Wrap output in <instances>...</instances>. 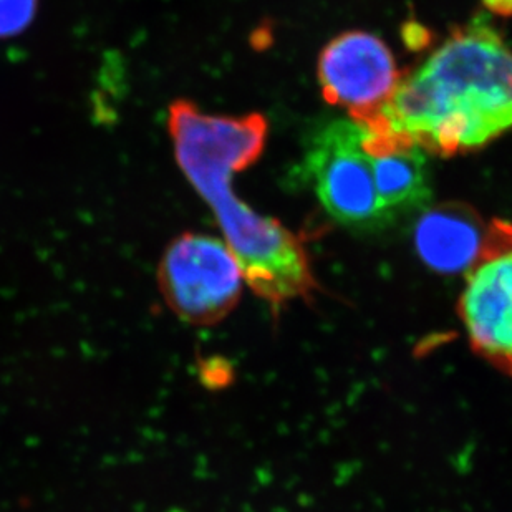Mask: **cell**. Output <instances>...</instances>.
Instances as JSON below:
<instances>
[{
	"instance_id": "1",
	"label": "cell",
	"mask_w": 512,
	"mask_h": 512,
	"mask_svg": "<svg viewBox=\"0 0 512 512\" xmlns=\"http://www.w3.org/2000/svg\"><path fill=\"white\" fill-rule=\"evenodd\" d=\"M174 153L189 183L213 208L244 282L274 312L285 302L312 299L317 290L304 244L276 219L257 214L237 198L232 174L259 160L267 140L266 118L211 116L186 100L170 107Z\"/></svg>"
},
{
	"instance_id": "2",
	"label": "cell",
	"mask_w": 512,
	"mask_h": 512,
	"mask_svg": "<svg viewBox=\"0 0 512 512\" xmlns=\"http://www.w3.org/2000/svg\"><path fill=\"white\" fill-rule=\"evenodd\" d=\"M363 128L445 158L483 148L512 128L511 49L486 20L458 27Z\"/></svg>"
},
{
	"instance_id": "3",
	"label": "cell",
	"mask_w": 512,
	"mask_h": 512,
	"mask_svg": "<svg viewBox=\"0 0 512 512\" xmlns=\"http://www.w3.org/2000/svg\"><path fill=\"white\" fill-rule=\"evenodd\" d=\"M363 138L365 128L355 121H332L310 141L304 173L330 218L352 231L378 232L392 221L378 201Z\"/></svg>"
},
{
	"instance_id": "4",
	"label": "cell",
	"mask_w": 512,
	"mask_h": 512,
	"mask_svg": "<svg viewBox=\"0 0 512 512\" xmlns=\"http://www.w3.org/2000/svg\"><path fill=\"white\" fill-rule=\"evenodd\" d=\"M158 284L174 314L189 324L214 325L239 302L244 274L228 242L188 232L166 249Z\"/></svg>"
},
{
	"instance_id": "5",
	"label": "cell",
	"mask_w": 512,
	"mask_h": 512,
	"mask_svg": "<svg viewBox=\"0 0 512 512\" xmlns=\"http://www.w3.org/2000/svg\"><path fill=\"white\" fill-rule=\"evenodd\" d=\"M459 299V317L479 357L512 377V224H489L488 244Z\"/></svg>"
},
{
	"instance_id": "6",
	"label": "cell",
	"mask_w": 512,
	"mask_h": 512,
	"mask_svg": "<svg viewBox=\"0 0 512 512\" xmlns=\"http://www.w3.org/2000/svg\"><path fill=\"white\" fill-rule=\"evenodd\" d=\"M325 100L368 125L397 90L401 75L392 50L377 35L352 30L325 45L317 65Z\"/></svg>"
},
{
	"instance_id": "7",
	"label": "cell",
	"mask_w": 512,
	"mask_h": 512,
	"mask_svg": "<svg viewBox=\"0 0 512 512\" xmlns=\"http://www.w3.org/2000/svg\"><path fill=\"white\" fill-rule=\"evenodd\" d=\"M363 148L372 161L378 201L392 224L428 209L433 189L421 146L401 136L365 130Z\"/></svg>"
},
{
	"instance_id": "8",
	"label": "cell",
	"mask_w": 512,
	"mask_h": 512,
	"mask_svg": "<svg viewBox=\"0 0 512 512\" xmlns=\"http://www.w3.org/2000/svg\"><path fill=\"white\" fill-rule=\"evenodd\" d=\"M489 224L476 209L445 203L420 214L413 229L415 249L425 266L441 276L469 272L483 257Z\"/></svg>"
},
{
	"instance_id": "9",
	"label": "cell",
	"mask_w": 512,
	"mask_h": 512,
	"mask_svg": "<svg viewBox=\"0 0 512 512\" xmlns=\"http://www.w3.org/2000/svg\"><path fill=\"white\" fill-rule=\"evenodd\" d=\"M39 0H0V39L22 34L37 14Z\"/></svg>"
},
{
	"instance_id": "10",
	"label": "cell",
	"mask_w": 512,
	"mask_h": 512,
	"mask_svg": "<svg viewBox=\"0 0 512 512\" xmlns=\"http://www.w3.org/2000/svg\"><path fill=\"white\" fill-rule=\"evenodd\" d=\"M199 380L209 390H219L229 385L232 380V368L224 358H206L199 362Z\"/></svg>"
},
{
	"instance_id": "11",
	"label": "cell",
	"mask_w": 512,
	"mask_h": 512,
	"mask_svg": "<svg viewBox=\"0 0 512 512\" xmlns=\"http://www.w3.org/2000/svg\"><path fill=\"white\" fill-rule=\"evenodd\" d=\"M401 37L406 47L411 50H425L431 44V32L426 29L425 25L418 22H408L401 30Z\"/></svg>"
},
{
	"instance_id": "12",
	"label": "cell",
	"mask_w": 512,
	"mask_h": 512,
	"mask_svg": "<svg viewBox=\"0 0 512 512\" xmlns=\"http://www.w3.org/2000/svg\"><path fill=\"white\" fill-rule=\"evenodd\" d=\"M483 5L493 14L512 17V0H483Z\"/></svg>"
},
{
	"instance_id": "13",
	"label": "cell",
	"mask_w": 512,
	"mask_h": 512,
	"mask_svg": "<svg viewBox=\"0 0 512 512\" xmlns=\"http://www.w3.org/2000/svg\"><path fill=\"white\" fill-rule=\"evenodd\" d=\"M168 512H186V511H183V509H171V511H168Z\"/></svg>"
}]
</instances>
